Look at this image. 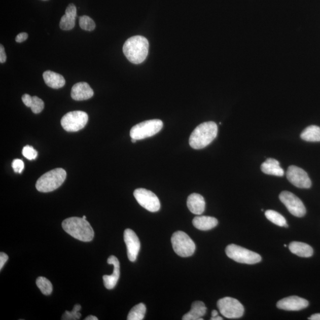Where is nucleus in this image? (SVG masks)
<instances>
[{"mask_svg": "<svg viewBox=\"0 0 320 320\" xmlns=\"http://www.w3.org/2000/svg\"><path fill=\"white\" fill-rule=\"evenodd\" d=\"M149 51V41L142 36L129 38L123 47V52L125 57L134 64H139L145 61Z\"/></svg>", "mask_w": 320, "mask_h": 320, "instance_id": "f257e3e1", "label": "nucleus"}, {"mask_svg": "<svg viewBox=\"0 0 320 320\" xmlns=\"http://www.w3.org/2000/svg\"><path fill=\"white\" fill-rule=\"evenodd\" d=\"M62 227L66 233L80 241L89 242L94 236L92 227L83 218H68L63 221Z\"/></svg>", "mask_w": 320, "mask_h": 320, "instance_id": "f03ea898", "label": "nucleus"}, {"mask_svg": "<svg viewBox=\"0 0 320 320\" xmlns=\"http://www.w3.org/2000/svg\"><path fill=\"white\" fill-rule=\"evenodd\" d=\"M218 126L212 121L206 122L197 126L190 136L189 144L193 149L200 150L207 147L216 138Z\"/></svg>", "mask_w": 320, "mask_h": 320, "instance_id": "7ed1b4c3", "label": "nucleus"}, {"mask_svg": "<svg viewBox=\"0 0 320 320\" xmlns=\"http://www.w3.org/2000/svg\"><path fill=\"white\" fill-rule=\"evenodd\" d=\"M66 177V171L61 168H55L42 175L38 179L36 188L39 192L48 193L55 191L63 184Z\"/></svg>", "mask_w": 320, "mask_h": 320, "instance_id": "20e7f679", "label": "nucleus"}, {"mask_svg": "<svg viewBox=\"0 0 320 320\" xmlns=\"http://www.w3.org/2000/svg\"><path fill=\"white\" fill-rule=\"evenodd\" d=\"M172 246L176 254L182 258H187L194 254L195 242L185 232H175L171 238Z\"/></svg>", "mask_w": 320, "mask_h": 320, "instance_id": "39448f33", "label": "nucleus"}, {"mask_svg": "<svg viewBox=\"0 0 320 320\" xmlns=\"http://www.w3.org/2000/svg\"><path fill=\"white\" fill-rule=\"evenodd\" d=\"M228 258L238 263L254 265L261 262L262 258L258 253L249 251L236 244L228 245L226 249Z\"/></svg>", "mask_w": 320, "mask_h": 320, "instance_id": "423d86ee", "label": "nucleus"}, {"mask_svg": "<svg viewBox=\"0 0 320 320\" xmlns=\"http://www.w3.org/2000/svg\"><path fill=\"white\" fill-rule=\"evenodd\" d=\"M163 126L160 119H153L139 123L133 126L130 131L131 138L136 140L144 139L153 136L159 132Z\"/></svg>", "mask_w": 320, "mask_h": 320, "instance_id": "0eeeda50", "label": "nucleus"}, {"mask_svg": "<svg viewBox=\"0 0 320 320\" xmlns=\"http://www.w3.org/2000/svg\"><path fill=\"white\" fill-rule=\"evenodd\" d=\"M89 121V116L83 111L68 112L61 121L62 128L67 132H77L82 129Z\"/></svg>", "mask_w": 320, "mask_h": 320, "instance_id": "6e6552de", "label": "nucleus"}, {"mask_svg": "<svg viewBox=\"0 0 320 320\" xmlns=\"http://www.w3.org/2000/svg\"><path fill=\"white\" fill-rule=\"evenodd\" d=\"M221 314L228 318H238L244 314V308L236 299L225 297L217 302Z\"/></svg>", "mask_w": 320, "mask_h": 320, "instance_id": "1a4fd4ad", "label": "nucleus"}, {"mask_svg": "<svg viewBox=\"0 0 320 320\" xmlns=\"http://www.w3.org/2000/svg\"><path fill=\"white\" fill-rule=\"evenodd\" d=\"M139 205L151 212H156L160 209L159 199L153 192L146 189H137L133 192Z\"/></svg>", "mask_w": 320, "mask_h": 320, "instance_id": "9d476101", "label": "nucleus"}, {"mask_svg": "<svg viewBox=\"0 0 320 320\" xmlns=\"http://www.w3.org/2000/svg\"><path fill=\"white\" fill-rule=\"evenodd\" d=\"M279 199L292 215L299 218L305 215L306 208L303 202L294 193L288 191L281 192Z\"/></svg>", "mask_w": 320, "mask_h": 320, "instance_id": "9b49d317", "label": "nucleus"}, {"mask_svg": "<svg viewBox=\"0 0 320 320\" xmlns=\"http://www.w3.org/2000/svg\"><path fill=\"white\" fill-rule=\"evenodd\" d=\"M287 177L292 184L301 189L311 188L312 183L307 172L302 168L295 166L288 167Z\"/></svg>", "mask_w": 320, "mask_h": 320, "instance_id": "f8f14e48", "label": "nucleus"}, {"mask_svg": "<svg viewBox=\"0 0 320 320\" xmlns=\"http://www.w3.org/2000/svg\"><path fill=\"white\" fill-rule=\"evenodd\" d=\"M124 237L128 259L131 262H135L140 248L139 238L135 232L129 228L125 230Z\"/></svg>", "mask_w": 320, "mask_h": 320, "instance_id": "ddd939ff", "label": "nucleus"}, {"mask_svg": "<svg viewBox=\"0 0 320 320\" xmlns=\"http://www.w3.org/2000/svg\"><path fill=\"white\" fill-rule=\"evenodd\" d=\"M309 305L308 301L297 296H291L282 299L277 302V307L286 311H300Z\"/></svg>", "mask_w": 320, "mask_h": 320, "instance_id": "4468645a", "label": "nucleus"}, {"mask_svg": "<svg viewBox=\"0 0 320 320\" xmlns=\"http://www.w3.org/2000/svg\"><path fill=\"white\" fill-rule=\"evenodd\" d=\"M108 263L114 266V272L111 275L103 276L104 286L108 290H112L117 286L120 277V263L115 256H111L108 259Z\"/></svg>", "mask_w": 320, "mask_h": 320, "instance_id": "2eb2a0df", "label": "nucleus"}, {"mask_svg": "<svg viewBox=\"0 0 320 320\" xmlns=\"http://www.w3.org/2000/svg\"><path fill=\"white\" fill-rule=\"evenodd\" d=\"M94 95V91L89 84L85 82L76 83L72 88L71 96L74 100L82 101L89 99Z\"/></svg>", "mask_w": 320, "mask_h": 320, "instance_id": "dca6fc26", "label": "nucleus"}, {"mask_svg": "<svg viewBox=\"0 0 320 320\" xmlns=\"http://www.w3.org/2000/svg\"><path fill=\"white\" fill-rule=\"evenodd\" d=\"M188 209L195 215H201L205 209V201L202 195L192 193L187 200Z\"/></svg>", "mask_w": 320, "mask_h": 320, "instance_id": "f3484780", "label": "nucleus"}, {"mask_svg": "<svg viewBox=\"0 0 320 320\" xmlns=\"http://www.w3.org/2000/svg\"><path fill=\"white\" fill-rule=\"evenodd\" d=\"M207 308L202 301H195L192 304L191 311L183 316V320H203Z\"/></svg>", "mask_w": 320, "mask_h": 320, "instance_id": "a211bd4d", "label": "nucleus"}, {"mask_svg": "<svg viewBox=\"0 0 320 320\" xmlns=\"http://www.w3.org/2000/svg\"><path fill=\"white\" fill-rule=\"evenodd\" d=\"M192 223L197 229L201 231H207L215 228L219 221L216 218L209 216H198L194 218Z\"/></svg>", "mask_w": 320, "mask_h": 320, "instance_id": "6ab92c4d", "label": "nucleus"}, {"mask_svg": "<svg viewBox=\"0 0 320 320\" xmlns=\"http://www.w3.org/2000/svg\"><path fill=\"white\" fill-rule=\"evenodd\" d=\"M261 170L264 173L269 175L282 177L284 175V170L280 166L278 161L274 158H268L261 166Z\"/></svg>", "mask_w": 320, "mask_h": 320, "instance_id": "aec40b11", "label": "nucleus"}, {"mask_svg": "<svg viewBox=\"0 0 320 320\" xmlns=\"http://www.w3.org/2000/svg\"><path fill=\"white\" fill-rule=\"evenodd\" d=\"M43 77L46 84L52 89H58L65 86L64 77L57 73L47 71L43 74Z\"/></svg>", "mask_w": 320, "mask_h": 320, "instance_id": "412c9836", "label": "nucleus"}, {"mask_svg": "<svg viewBox=\"0 0 320 320\" xmlns=\"http://www.w3.org/2000/svg\"><path fill=\"white\" fill-rule=\"evenodd\" d=\"M289 248L293 254L302 257V258H309L314 253L310 245L302 242L293 241L291 242Z\"/></svg>", "mask_w": 320, "mask_h": 320, "instance_id": "4be33fe9", "label": "nucleus"}, {"mask_svg": "<svg viewBox=\"0 0 320 320\" xmlns=\"http://www.w3.org/2000/svg\"><path fill=\"white\" fill-rule=\"evenodd\" d=\"M302 139L308 142H320V127L311 125L306 128L301 133Z\"/></svg>", "mask_w": 320, "mask_h": 320, "instance_id": "5701e85b", "label": "nucleus"}, {"mask_svg": "<svg viewBox=\"0 0 320 320\" xmlns=\"http://www.w3.org/2000/svg\"><path fill=\"white\" fill-rule=\"evenodd\" d=\"M267 219L273 224L279 227H288L287 221L280 214L275 210H268L265 212Z\"/></svg>", "mask_w": 320, "mask_h": 320, "instance_id": "b1692460", "label": "nucleus"}, {"mask_svg": "<svg viewBox=\"0 0 320 320\" xmlns=\"http://www.w3.org/2000/svg\"><path fill=\"white\" fill-rule=\"evenodd\" d=\"M146 312V305L143 303H139L134 306L129 311L127 319L142 320L145 317Z\"/></svg>", "mask_w": 320, "mask_h": 320, "instance_id": "393cba45", "label": "nucleus"}, {"mask_svg": "<svg viewBox=\"0 0 320 320\" xmlns=\"http://www.w3.org/2000/svg\"><path fill=\"white\" fill-rule=\"evenodd\" d=\"M36 283L42 294L45 295L51 294L53 289L52 285L47 278L42 276L39 277Z\"/></svg>", "mask_w": 320, "mask_h": 320, "instance_id": "a878e982", "label": "nucleus"}, {"mask_svg": "<svg viewBox=\"0 0 320 320\" xmlns=\"http://www.w3.org/2000/svg\"><path fill=\"white\" fill-rule=\"evenodd\" d=\"M76 18L75 17L65 15L61 17L59 27L63 30H72L75 26Z\"/></svg>", "mask_w": 320, "mask_h": 320, "instance_id": "bb28decb", "label": "nucleus"}, {"mask_svg": "<svg viewBox=\"0 0 320 320\" xmlns=\"http://www.w3.org/2000/svg\"><path fill=\"white\" fill-rule=\"evenodd\" d=\"M79 24L82 29L86 31H93L96 27V24H95L94 20L87 16L80 17Z\"/></svg>", "mask_w": 320, "mask_h": 320, "instance_id": "cd10ccee", "label": "nucleus"}, {"mask_svg": "<svg viewBox=\"0 0 320 320\" xmlns=\"http://www.w3.org/2000/svg\"><path fill=\"white\" fill-rule=\"evenodd\" d=\"M82 307L79 304H76L74 307L72 311H66L62 316L63 320H76L80 319L82 314H80L79 311Z\"/></svg>", "mask_w": 320, "mask_h": 320, "instance_id": "c85d7f7f", "label": "nucleus"}, {"mask_svg": "<svg viewBox=\"0 0 320 320\" xmlns=\"http://www.w3.org/2000/svg\"><path fill=\"white\" fill-rule=\"evenodd\" d=\"M45 104L43 100L37 96L32 97V101L31 104V110L34 114H38L41 113L44 109Z\"/></svg>", "mask_w": 320, "mask_h": 320, "instance_id": "c756f323", "label": "nucleus"}, {"mask_svg": "<svg viewBox=\"0 0 320 320\" xmlns=\"http://www.w3.org/2000/svg\"><path fill=\"white\" fill-rule=\"evenodd\" d=\"M22 154L23 156L29 160H35L38 156L37 150H35L33 147L29 146H26L23 148Z\"/></svg>", "mask_w": 320, "mask_h": 320, "instance_id": "7c9ffc66", "label": "nucleus"}, {"mask_svg": "<svg viewBox=\"0 0 320 320\" xmlns=\"http://www.w3.org/2000/svg\"><path fill=\"white\" fill-rule=\"evenodd\" d=\"M12 167L15 173H22L24 167L23 161L20 159L14 160L12 162Z\"/></svg>", "mask_w": 320, "mask_h": 320, "instance_id": "2f4dec72", "label": "nucleus"}, {"mask_svg": "<svg viewBox=\"0 0 320 320\" xmlns=\"http://www.w3.org/2000/svg\"><path fill=\"white\" fill-rule=\"evenodd\" d=\"M65 15L75 17H77V8L75 5L70 4L65 10Z\"/></svg>", "mask_w": 320, "mask_h": 320, "instance_id": "473e14b6", "label": "nucleus"}, {"mask_svg": "<svg viewBox=\"0 0 320 320\" xmlns=\"http://www.w3.org/2000/svg\"><path fill=\"white\" fill-rule=\"evenodd\" d=\"M8 259L9 256L5 253H0V270L3 269Z\"/></svg>", "mask_w": 320, "mask_h": 320, "instance_id": "72a5a7b5", "label": "nucleus"}, {"mask_svg": "<svg viewBox=\"0 0 320 320\" xmlns=\"http://www.w3.org/2000/svg\"><path fill=\"white\" fill-rule=\"evenodd\" d=\"M22 101L23 103L26 105L28 108H30L31 101H32V97H31L29 94H25L22 96Z\"/></svg>", "mask_w": 320, "mask_h": 320, "instance_id": "f704fd0d", "label": "nucleus"}, {"mask_svg": "<svg viewBox=\"0 0 320 320\" xmlns=\"http://www.w3.org/2000/svg\"><path fill=\"white\" fill-rule=\"evenodd\" d=\"M7 60V56L4 47L2 45L0 46V62L2 64L5 63Z\"/></svg>", "mask_w": 320, "mask_h": 320, "instance_id": "c9c22d12", "label": "nucleus"}, {"mask_svg": "<svg viewBox=\"0 0 320 320\" xmlns=\"http://www.w3.org/2000/svg\"><path fill=\"white\" fill-rule=\"evenodd\" d=\"M28 38V34L25 32L20 33L17 35L16 38V41L18 43H22V42L25 41Z\"/></svg>", "mask_w": 320, "mask_h": 320, "instance_id": "e433bc0d", "label": "nucleus"}, {"mask_svg": "<svg viewBox=\"0 0 320 320\" xmlns=\"http://www.w3.org/2000/svg\"><path fill=\"white\" fill-rule=\"evenodd\" d=\"M308 319L311 320H320V314H313Z\"/></svg>", "mask_w": 320, "mask_h": 320, "instance_id": "4c0bfd02", "label": "nucleus"}, {"mask_svg": "<svg viewBox=\"0 0 320 320\" xmlns=\"http://www.w3.org/2000/svg\"><path fill=\"white\" fill-rule=\"evenodd\" d=\"M85 320H98V318L96 317V316H94V315H89L88 316H87V317L84 319Z\"/></svg>", "mask_w": 320, "mask_h": 320, "instance_id": "58836bf2", "label": "nucleus"}, {"mask_svg": "<svg viewBox=\"0 0 320 320\" xmlns=\"http://www.w3.org/2000/svg\"><path fill=\"white\" fill-rule=\"evenodd\" d=\"M210 319L211 320H223V318L222 317H221V316L218 315L217 316H215V317H211Z\"/></svg>", "mask_w": 320, "mask_h": 320, "instance_id": "ea45409f", "label": "nucleus"}, {"mask_svg": "<svg viewBox=\"0 0 320 320\" xmlns=\"http://www.w3.org/2000/svg\"><path fill=\"white\" fill-rule=\"evenodd\" d=\"M218 315H219V313H218L217 310H213L212 311V317H215V316Z\"/></svg>", "mask_w": 320, "mask_h": 320, "instance_id": "a19ab883", "label": "nucleus"}, {"mask_svg": "<svg viewBox=\"0 0 320 320\" xmlns=\"http://www.w3.org/2000/svg\"><path fill=\"white\" fill-rule=\"evenodd\" d=\"M136 140H136V139H132V142L133 143H136Z\"/></svg>", "mask_w": 320, "mask_h": 320, "instance_id": "79ce46f5", "label": "nucleus"}, {"mask_svg": "<svg viewBox=\"0 0 320 320\" xmlns=\"http://www.w3.org/2000/svg\"><path fill=\"white\" fill-rule=\"evenodd\" d=\"M83 219L84 220H86V217L85 216H83Z\"/></svg>", "mask_w": 320, "mask_h": 320, "instance_id": "37998d69", "label": "nucleus"}, {"mask_svg": "<svg viewBox=\"0 0 320 320\" xmlns=\"http://www.w3.org/2000/svg\"><path fill=\"white\" fill-rule=\"evenodd\" d=\"M44 1H47V0H44Z\"/></svg>", "mask_w": 320, "mask_h": 320, "instance_id": "c03bdc74", "label": "nucleus"}]
</instances>
